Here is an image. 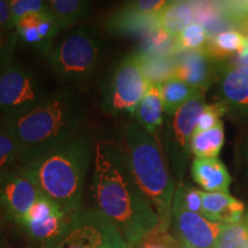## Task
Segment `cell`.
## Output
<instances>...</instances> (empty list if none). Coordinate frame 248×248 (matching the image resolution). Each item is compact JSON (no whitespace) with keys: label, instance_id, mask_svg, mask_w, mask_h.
<instances>
[{"label":"cell","instance_id":"cell-39","mask_svg":"<svg viewBox=\"0 0 248 248\" xmlns=\"http://www.w3.org/2000/svg\"><path fill=\"white\" fill-rule=\"evenodd\" d=\"M0 38H1V32H0Z\"/></svg>","mask_w":248,"mask_h":248},{"label":"cell","instance_id":"cell-37","mask_svg":"<svg viewBox=\"0 0 248 248\" xmlns=\"http://www.w3.org/2000/svg\"><path fill=\"white\" fill-rule=\"evenodd\" d=\"M2 218H4V217L1 216V214H0V226H1V222H2Z\"/></svg>","mask_w":248,"mask_h":248},{"label":"cell","instance_id":"cell-34","mask_svg":"<svg viewBox=\"0 0 248 248\" xmlns=\"http://www.w3.org/2000/svg\"><path fill=\"white\" fill-rule=\"evenodd\" d=\"M235 64H241V66L248 67V38L241 53L237 55V63Z\"/></svg>","mask_w":248,"mask_h":248},{"label":"cell","instance_id":"cell-32","mask_svg":"<svg viewBox=\"0 0 248 248\" xmlns=\"http://www.w3.org/2000/svg\"><path fill=\"white\" fill-rule=\"evenodd\" d=\"M37 30H38L42 38L49 43V44H52V40H53L54 37L58 35L59 31H61L57 22L51 17L43 18V20L40 21V23L37 26Z\"/></svg>","mask_w":248,"mask_h":248},{"label":"cell","instance_id":"cell-10","mask_svg":"<svg viewBox=\"0 0 248 248\" xmlns=\"http://www.w3.org/2000/svg\"><path fill=\"white\" fill-rule=\"evenodd\" d=\"M206 107L204 93L199 92L172 115L168 131V147L175 172L181 177L190 155V144L199 116Z\"/></svg>","mask_w":248,"mask_h":248},{"label":"cell","instance_id":"cell-12","mask_svg":"<svg viewBox=\"0 0 248 248\" xmlns=\"http://www.w3.org/2000/svg\"><path fill=\"white\" fill-rule=\"evenodd\" d=\"M219 69V61L214 60L204 51L182 52L176 55L175 78L199 92L204 93L218 79Z\"/></svg>","mask_w":248,"mask_h":248},{"label":"cell","instance_id":"cell-18","mask_svg":"<svg viewBox=\"0 0 248 248\" xmlns=\"http://www.w3.org/2000/svg\"><path fill=\"white\" fill-rule=\"evenodd\" d=\"M163 111L164 106L160 85L150 83L146 94L132 113L135 122L154 137L162 125Z\"/></svg>","mask_w":248,"mask_h":248},{"label":"cell","instance_id":"cell-21","mask_svg":"<svg viewBox=\"0 0 248 248\" xmlns=\"http://www.w3.org/2000/svg\"><path fill=\"white\" fill-rule=\"evenodd\" d=\"M91 2L86 0H49V16L57 22L60 30L67 29L88 13Z\"/></svg>","mask_w":248,"mask_h":248},{"label":"cell","instance_id":"cell-16","mask_svg":"<svg viewBox=\"0 0 248 248\" xmlns=\"http://www.w3.org/2000/svg\"><path fill=\"white\" fill-rule=\"evenodd\" d=\"M191 173L194 182L204 191L210 193H228L231 177L226 167L216 157L201 159L195 157L191 166Z\"/></svg>","mask_w":248,"mask_h":248},{"label":"cell","instance_id":"cell-33","mask_svg":"<svg viewBox=\"0 0 248 248\" xmlns=\"http://www.w3.org/2000/svg\"><path fill=\"white\" fill-rule=\"evenodd\" d=\"M12 29L15 28L11 12V2L0 0V29Z\"/></svg>","mask_w":248,"mask_h":248},{"label":"cell","instance_id":"cell-26","mask_svg":"<svg viewBox=\"0 0 248 248\" xmlns=\"http://www.w3.org/2000/svg\"><path fill=\"white\" fill-rule=\"evenodd\" d=\"M208 40L209 36L204 28L198 23H193L186 28L181 35L176 37V46H177L178 53L202 51L206 47Z\"/></svg>","mask_w":248,"mask_h":248},{"label":"cell","instance_id":"cell-23","mask_svg":"<svg viewBox=\"0 0 248 248\" xmlns=\"http://www.w3.org/2000/svg\"><path fill=\"white\" fill-rule=\"evenodd\" d=\"M160 89L164 111L169 115H173L186 101L190 100L197 93H199V91L176 78L164 82L163 84L160 85Z\"/></svg>","mask_w":248,"mask_h":248},{"label":"cell","instance_id":"cell-20","mask_svg":"<svg viewBox=\"0 0 248 248\" xmlns=\"http://www.w3.org/2000/svg\"><path fill=\"white\" fill-rule=\"evenodd\" d=\"M246 42L247 38L239 31L226 30L209 38L202 51L206 52L214 60L221 62L231 55L240 54Z\"/></svg>","mask_w":248,"mask_h":248},{"label":"cell","instance_id":"cell-4","mask_svg":"<svg viewBox=\"0 0 248 248\" xmlns=\"http://www.w3.org/2000/svg\"><path fill=\"white\" fill-rule=\"evenodd\" d=\"M124 138V151L133 177L159 216V229L155 233H168L175 188L163 152L153 136L136 122L126 125Z\"/></svg>","mask_w":248,"mask_h":248},{"label":"cell","instance_id":"cell-5","mask_svg":"<svg viewBox=\"0 0 248 248\" xmlns=\"http://www.w3.org/2000/svg\"><path fill=\"white\" fill-rule=\"evenodd\" d=\"M48 57L59 79L82 82L94 73L100 59V45L88 28H80L55 45Z\"/></svg>","mask_w":248,"mask_h":248},{"label":"cell","instance_id":"cell-14","mask_svg":"<svg viewBox=\"0 0 248 248\" xmlns=\"http://www.w3.org/2000/svg\"><path fill=\"white\" fill-rule=\"evenodd\" d=\"M221 102L239 115L248 114V67L230 64L218 76Z\"/></svg>","mask_w":248,"mask_h":248},{"label":"cell","instance_id":"cell-15","mask_svg":"<svg viewBox=\"0 0 248 248\" xmlns=\"http://www.w3.org/2000/svg\"><path fill=\"white\" fill-rule=\"evenodd\" d=\"M245 206L229 193L202 192V215L219 224H233L244 217Z\"/></svg>","mask_w":248,"mask_h":248},{"label":"cell","instance_id":"cell-1","mask_svg":"<svg viewBox=\"0 0 248 248\" xmlns=\"http://www.w3.org/2000/svg\"><path fill=\"white\" fill-rule=\"evenodd\" d=\"M91 190L95 208L116 228L129 248L159 229V216L136 183L125 151L113 140L94 144Z\"/></svg>","mask_w":248,"mask_h":248},{"label":"cell","instance_id":"cell-28","mask_svg":"<svg viewBox=\"0 0 248 248\" xmlns=\"http://www.w3.org/2000/svg\"><path fill=\"white\" fill-rule=\"evenodd\" d=\"M183 208L202 215V192L190 185L181 184L175 192L173 202ZM203 216V215H202Z\"/></svg>","mask_w":248,"mask_h":248},{"label":"cell","instance_id":"cell-3","mask_svg":"<svg viewBox=\"0 0 248 248\" xmlns=\"http://www.w3.org/2000/svg\"><path fill=\"white\" fill-rule=\"evenodd\" d=\"M83 117L79 100L68 91L44 95L29 109L7 116L4 125L16 141L20 166L78 133Z\"/></svg>","mask_w":248,"mask_h":248},{"label":"cell","instance_id":"cell-2","mask_svg":"<svg viewBox=\"0 0 248 248\" xmlns=\"http://www.w3.org/2000/svg\"><path fill=\"white\" fill-rule=\"evenodd\" d=\"M94 144L89 133L78 132L21 167L40 193L73 216L83 209L85 179L93 162Z\"/></svg>","mask_w":248,"mask_h":248},{"label":"cell","instance_id":"cell-6","mask_svg":"<svg viewBox=\"0 0 248 248\" xmlns=\"http://www.w3.org/2000/svg\"><path fill=\"white\" fill-rule=\"evenodd\" d=\"M150 82L145 76L139 53H131L119 62L104 93L102 108L110 114L133 113L146 94Z\"/></svg>","mask_w":248,"mask_h":248},{"label":"cell","instance_id":"cell-31","mask_svg":"<svg viewBox=\"0 0 248 248\" xmlns=\"http://www.w3.org/2000/svg\"><path fill=\"white\" fill-rule=\"evenodd\" d=\"M138 248H178V241L173 240L168 233H154Z\"/></svg>","mask_w":248,"mask_h":248},{"label":"cell","instance_id":"cell-24","mask_svg":"<svg viewBox=\"0 0 248 248\" xmlns=\"http://www.w3.org/2000/svg\"><path fill=\"white\" fill-rule=\"evenodd\" d=\"M176 55L175 57H147L139 53L142 70L148 82L161 85L167 80L175 78Z\"/></svg>","mask_w":248,"mask_h":248},{"label":"cell","instance_id":"cell-17","mask_svg":"<svg viewBox=\"0 0 248 248\" xmlns=\"http://www.w3.org/2000/svg\"><path fill=\"white\" fill-rule=\"evenodd\" d=\"M70 215L58 209L51 215L37 222H26L21 224V229L31 239L42 243L43 246L53 245L66 233L71 222Z\"/></svg>","mask_w":248,"mask_h":248},{"label":"cell","instance_id":"cell-8","mask_svg":"<svg viewBox=\"0 0 248 248\" xmlns=\"http://www.w3.org/2000/svg\"><path fill=\"white\" fill-rule=\"evenodd\" d=\"M51 248H129L116 228L97 208L82 209Z\"/></svg>","mask_w":248,"mask_h":248},{"label":"cell","instance_id":"cell-22","mask_svg":"<svg viewBox=\"0 0 248 248\" xmlns=\"http://www.w3.org/2000/svg\"><path fill=\"white\" fill-rule=\"evenodd\" d=\"M224 144V128L221 122L214 129L202 132H194L192 136L190 151L195 157L212 159L216 157Z\"/></svg>","mask_w":248,"mask_h":248},{"label":"cell","instance_id":"cell-38","mask_svg":"<svg viewBox=\"0 0 248 248\" xmlns=\"http://www.w3.org/2000/svg\"><path fill=\"white\" fill-rule=\"evenodd\" d=\"M39 248H51L49 246H43V247H39Z\"/></svg>","mask_w":248,"mask_h":248},{"label":"cell","instance_id":"cell-35","mask_svg":"<svg viewBox=\"0 0 248 248\" xmlns=\"http://www.w3.org/2000/svg\"><path fill=\"white\" fill-rule=\"evenodd\" d=\"M4 42H5L4 39H2V38H0V55L2 54V52L5 51L6 46H7V44H8V43H6V44H5ZM8 42H9V40H8Z\"/></svg>","mask_w":248,"mask_h":248},{"label":"cell","instance_id":"cell-29","mask_svg":"<svg viewBox=\"0 0 248 248\" xmlns=\"http://www.w3.org/2000/svg\"><path fill=\"white\" fill-rule=\"evenodd\" d=\"M9 2H11V12L14 26L27 15L38 14L51 17L49 16L47 1H42V0H12Z\"/></svg>","mask_w":248,"mask_h":248},{"label":"cell","instance_id":"cell-7","mask_svg":"<svg viewBox=\"0 0 248 248\" xmlns=\"http://www.w3.org/2000/svg\"><path fill=\"white\" fill-rule=\"evenodd\" d=\"M14 42L9 40L0 55V110L7 116L29 109L44 97L35 77L12 58Z\"/></svg>","mask_w":248,"mask_h":248},{"label":"cell","instance_id":"cell-19","mask_svg":"<svg viewBox=\"0 0 248 248\" xmlns=\"http://www.w3.org/2000/svg\"><path fill=\"white\" fill-rule=\"evenodd\" d=\"M194 23L192 1H168L159 15V24L170 36L177 37Z\"/></svg>","mask_w":248,"mask_h":248},{"label":"cell","instance_id":"cell-13","mask_svg":"<svg viewBox=\"0 0 248 248\" xmlns=\"http://www.w3.org/2000/svg\"><path fill=\"white\" fill-rule=\"evenodd\" d=\"M161 13V12H160ZM159 14H146L130 1L113 12L105 21V28L110 35L121 37L146 36L152 31L161 29Z\"/></svg>","mask_w":248,"mask_h":248},{"label":"cell","instance_id":"cell-30","mask_svg":"<svg viewBox=\"0 0 248 248\" xmlns=\"http://www.w3.org/2000/svg\"><path fill=\"white\" fill-rule=\"evenodd\" d=\"M226 110L228 109H226L225 105L221 101L216 102V104L206 105L199 116V120H198L194 132H202L215 128L222 122L221 116L224 115Z\"/></svg>","mask_w":248,"mask_h":248},{"label":"cell","instance_id":"cell-25","mask_svg":"<svg viewBox=\"0 0 248 248\" xmlns=\"http://www.w3.org/2000/svg\"><path fill=\"white\" fill-rule=\"evenodd\" d=\"M215 248H248V217L233 224L223 226Z\"/></svg>","mask_w":248,"mask_h":248},{"label":"cell","instance_id":"cell-9","mask_svg":"<svg viewBox=\"0 0 248 248\" xmlns=\"http://www.w3.org/2000/svg\"><path fill=\"white\" fill-rule=\"evenodd\" d=\"M42 195L21 166L0 173V214L4 218L20 225Z\"/></svg>","mask_w":248,"mask_h":248},{"label":"cell","instance_id":"cell-36","mask_svg":"<svg viewBox=\"0 0 248 248\" xmlns=\"http://www.w3.org/2000/svg\"><path fill=\"white\" fill-rule=\"evenodd\" d=\"M178 248H194V247H192V246H190V245L183 243V241H178Z\"/></svg>","mask_w":248,"mask_h":248},{"label":"cell","instance_id":"cell-11","mask_svg":"<svg viewBox=\"0 0 248 248\" xmlns=\"http://www.w3.org/2000/svg\"><path fill=\"white\" fill-rule=\"evenodd\" d=\"M171 223L178 241L194 248H215L217 238L224 226L176 203H172Z\"/></svg>","mask_w":248,"mask_h":248},{"label":"cell","instance_id":"cell-27","mask_svg":"<svg viewBox=\"0 0 248 248\" xmlns=\"http://www.w3.org/2000/svg\"><path fill=\"white\" fill-rule=\"evenodd\" d=\"M18 166L20 159L16 141L5 125L0 126V173Z\"/></svg>","mask_w":248,"mask_h":248}]
</instances>
